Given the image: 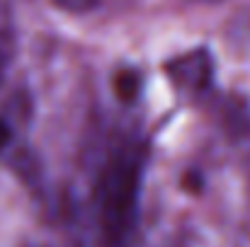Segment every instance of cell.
I'll return each mask as SVG.
<instances>
[{
  "instance_id": "obj_1",
  "label": "cell",
  "mask_w": 250,
  "mask_h": 247,
  "mask_svg": "<svg viewBox=\"0 0 250 247\" xmlns=\"http://www.w3.org/2000/svg\"><path fill=\"white\" fill-rule=\"evenodd\" d=\"M146 151L141 146L122 148L104 167L97 184V211L104 243L122 247L134 233L144 184Z\"/></svg>"
},
{
  "instance_id": "obj_2",
  "label": "cell",
  "mask_w": 250,
  "mask_h": 247,
  "mask_svg": "<svg viewBox=\"0 0 250 247\" xmlns=\"http://www.w3.org/2000/svg\"><path fill=\"white\" fill-rule=\"evenodd\" d=\"M166 71L175 82H180L185 87L202 90L211 80V56H209V51L199 49V51H192L187 56H180V58L170 61L166 66Z\"/></svg>"
},
{
  "instance_id": "obj_4",
  "label": "cell",
  "mask_w": 250,
  "mask_h": 247,
  "mask_svg": "<svg viewBox=\"0 0 250 247\" xmlns=\"http://www.w3.org/2000/svg\"><path fill=\"white\" fill-rule=\"evenodd\" d=\"M54 2H56L61 10H66V12H76V15H81V12L95 10L100 0H54Z\"/></svg>"
},
{
  "instance_id": "obj_6",
  "label": "cell",
  "mask_w": 250,
  "mask_h": 247,
  "mask_svg": "<svg viewBox=\"0 0 250 247\" xmlns=\"http://www.w3.org/2000/svg\"><path fill=\"white\" fill-rule=\"evenodd\" d=\"M10 138H12V129L7 126V121H2V119H0V151H5V148H7Z\"/></svg>"
},
{
  "instance_id": "obj_3",
  "label": "cell",
  "mask_w": 250,
  "mask_h": 247,
  "mask_svg": "<svg viewBox=\"0 0 250 247\" xmlns=\"http://www.w3.org/2000/svg\"><path fill=\"white\" fill-rule=\"evenodd\" d=\"M114 90L122 102H134L141 92V76L136 71H122L114 78Z\"/></svg>"
},
{
  "instance_id": "obj_5",
  "label": "cell",
  "mask_w": 250,
  "mask_h": 247,
  "mask_svg": "<svg viewBox=\"0 0 250 247\" xmlns=\"http://www.w3.org/2000/svg\"><path fill=\"white\" fill-rule=\"evenodd\" d=\"M7 58H10V39H7V29H5V24H2V17H0V80H2V76H5Z\"/></svg>"
}]
</instances>
